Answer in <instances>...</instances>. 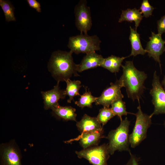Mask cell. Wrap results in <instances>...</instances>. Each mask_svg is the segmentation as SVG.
<instances>
[{"instance_id":"6da1fadb","label":"cell","mask_w":165,"mask_h":165,"mask_svg":"<svg viewBox=\"0 0 165 165\" xmlns=\"http://www.w3.org/2000/svg\"><path fill=\"white\" fill-rule=\"evenodd\" d=\"M72 53L58 50L52 53L48 64V67L53 77L57 83L66 81L73 75L78 76L76 65L74 62Z\"/></svg>"},{"instance_id":"7a4b0ae2","label":"cell","mask_w":165,"mask_h":165,"mask_svg":"<svg viewBox=\"0 0 165 165\" xmlns=\"http://www.w3.org/2000/svg\"><path fill=\"white\" fill-rule=\"evenodd\" d=\"M121 67L123 73L119 79L126 88L128 97L133 101L139 100L145 89L144 84L147 75L138 70L132 61H126L125 65Z\"/></svg>"},{"instance_id":"3957f363","label":"cell","mask_w":165,"mask_h":165,"mask_svg":"<svg viewBox=\"0 0 165 165\" xmlns=\"http://www.w3.org/2000/svg\"><path fill=\"white\" fill-rule=\"evenodd\" d=\"M119 126L109 132L106 138L109 141L108 149L110 154H114L116 150L125 151L130 153L129 148V128L130 122L127 117L120 120Z\"/></svg>"},{"instance_id":"277c9868","label":"cell","mask_w":165,"mask_h":165,"mask_svg":"<svg viewBox=\"0 0 165 165\" xmlns=\"http://www.w3.org/2000/svg\"><path fill=\"white\" fill-rule=\"evenodd\" d=\"M101 41L97 35L80 34L69 37L68 47L72 53L87 54L100 50Z\"/></svg>"},{"instance_id":"5b68a950","label":"cell","mask_w":165,"mask_h":165,"mask_svg":"<svg viewBox=\"0 0 165 165\" xmlns=\"http://www.w3.org/2000/svg\"><path fill=\"white\" fill-rule=\"evenodd\" d=\"M138 111L134 115L136 119L132 133L129 135V142L131 147L134 148L139 145L147 137L148 128L152 124L151 118L144 113L139 105Z\"/></svg>"},{"instance_id":"8992f818","label":"cell","mask_w":165,"mask_h":165,"mask_svg":"<svg viewBox=\"0 0 165 165\" xmlns=\"http://www.w3.org/2000/svg\"><path fill=\"white\" fill-rule=\"evenodd\" d=\"M75 153L79 158H84L93 165H107L110 154L108 144H105L76 151Z\"/></svg>"},{"instance_id":"52a82bcc","label":"cell","mask_w":165,"mask_h":165,"mask_svg":"<svg viewBox=\"0 0 165 165\" xmlns=\"http://www.w3.org/2000/svg\"><path fill=\"white\" fill-rule=\"evenodd\" d=\"M75 25L80 34H87L92 26L90 8L86 0H80L74 8Z\"/></svg>"},{"instance_id":"ba28073f","label":"cell","mask_w":165,"mask_h":165,"mask_svg":"<svg viewBox=\"0 0 165 165\" xmlns=\"http://www.w3.org/2000/svg\"><path fill=\"white\" fill-rule=\"evenodd\" d=\"M152 86L150 94L152 97V102L154 109L150 115L151 118L154 115L165 114V90L160 83L156 71L153 74Z\"/></svg>"},{"instance_id":"9c48e42d","label":"cell","mask_w":165,"mask_h":165,"mask_svg":"<svg viewBox=\"0 0 165 165\" xmlns=\"http://www.w3.org/2000/svg\"><path fill=\"white\" fill-rule=\"evenodd\" d=\"M123 87V83L119 79L117 80L114 83H111L110 86L105 89L101 95L97 97L95 102V104L109 108L114 101L123 97L121 91V89Z\"/></svg>"},{"instance_id":"30bf717a","label":"cell","mask_w":165,"mask_h":165,"mask_svg":"<svg viewBox=\"0 0 165 165\" xmlns=\"http://www.w3.org/2000/svg\"><path fill=\"white\" fill-rule=\"evenodd\" d=\"M1 149L0 165H22L20 152L13 142L4 144Z\"/></svg>"},{"instance_id":"8fae6325","label":"cell","mask_w":165,"mask_h":165,"mask_svg":"<svg viewBox=\"0 0 165 165\" xmlns=\"http://www.w3.org/2000/svg\"><path fill=\"white\" fill-rule=\"evenodd\" d=\"M149 39L145 50L149 57H152L158 62L161 68L160 56L165 51V40L162 39L161 35L153 32Z\"/></svg>"},{"instance_id":"7c38bea8","label":"cell","mask_w":165,"mask_h":165,"mask_svg":"<svg viewBox=\"0 0 165 165\" xmlns=\"http://www.w3.org/2000/svg\"><path fill=\"white\" fill-rule=\"evenodd\" d=\"M103 130L83 132L75 139H71L65 142L70 143L74 141H79L80 145L83 149H85L97 145L101 138H106L103 135Z\"/></svg>"},{"instance_id":"4fadbf2b","label":"cell","mask_w":165,"mask_h":165,"mask_svg":"<svg viewBox=\"0 0 165 165\" xmlns=\"http://www.w3.org/2000/svg\"><path fill=\"white\" fill-rule=\"evenodd\" d=\"M41 93L44 100V108L46 110L52 109L59 104L58 101L60 99L64 98L66 96L65 90L60 89L59 83L52 90L42 91Z\"/></svg>"},{"instance_id":"5bb4252c","label":"cell","mask_w":165,"mask_h":165,"mask_svg":"<svg viewBox=\"0 0 165 165\" xmlns=\"http://www.w3.org/2000/svg\"><path fill=\"white\" fill-rule=\"evenodd\" d=\"M104 58L96 52L88 53L83 57L80 63L76 64V70L79 72L89 69L101 67Z\"/></svg>"},{"instance_id":"9a60e30c","label":"cell","mask_w":165,"mask_h":165,"mask_svg":"<svg viewBox=\"0 0 165 165\" xmlns=\"http://www.w3.org/2000/svg\"><path fill=\"white\" fill-rule=\"evenodd\" d=\"M101 124L97 117H92L85 114L81 119L77 122L76 125L81 133L103 130Z\"/></svg>"},{"instance_id":"2e32d148","label":"cell","mask_w":165,"mask_h":165,"mask_svg":"<svg viewBox=\"0 0 165 165\" xmlns=\"http://www.w3.org/2000/svg\"><path fill=\"white\" fill-rule=\"evenodd\" d=\"M130 33L129 39L131 46V51L130 54L127 57L131 56H135L139 54L144 55L147 52L143 48L140 40V34L137 30L130 26Z\"/></svg>"},{"instance_id":"e0dca14e","label":"cell","mask_w":165,"mask_h":165,"mask_svg":"<svg viewBox=\"0 0 165 165\" xmlns=\"http://www.w3.org/2000/svg\"><path fill=\"white\" fill-rule=\"evenodd\" d=\"M141 14L140 10L137 9L135 8L133 9H127L125 10H122L118 22L121 23L124 21H127L132 22L134 21L135 23V30H137V28L143 17Z\"/></svg>"},{"instance_id":"ac0fdd59","label":"cell","mask_w":165,"mask_h":165,"mask_svg":"<svg viewBox=\"0 0 165 165\" xmlns=\"http://www.w3.org/2000/svg\"><path fill=\"white\" fill-rule=\"evenodd\" d=\"M52 110L53 114L60 118L66 121H76V109L71 106H62L59 104Z\"/></svg>"},{"instance_id":"d6986e66","label":"cell","mask_w":165,"mask_h":165,"mask_svg":"<svg viewBox=\"0 0 165 165\" xmlns=\"http://www.w3.org/2000/svg\"><path fill=\"white\" fill-rule=\"evenodd\" d=\"M126 57H119L111 55L106 58H104L101 67L105 68L112 73L118 72L121 66L122 63Z\"/></svg>"},{"instance_id":"ffe728a7","label":"cell","mask_w":165,"mask_h":165,"mask_svg":"<svg viewBox=\"0 0 165 165\" xmlns=\"http://www.w3.org/2000/svg\"><path fill=\"white\" fill-rule=\"evenodd\" d=\"M65 82L67 86L65 90V93L66 95H68L69 97L67 102L70 103L75 96L81 95L79 93V90L82 86L81 85V82L79 80L72 81L68 79Z\"/></svg>"},{"instance_id":"44dd1931","label":"cell","mask_w":165,"mask_h":165,"mask_svg":"<svg viewBox=\"0 0 165 165\" xmlns=\"http://www.w3.org/2000/svg\"><path fill=\"white\" fill-rule=\"evenodd\" d=\"M97 97L93 96L90 91H87L86 88L85 93L80 96L79 101H75V103L78 106L82 108L86 107L91 108L92 104L95 102Z\"/></svg>"},{"instance_id":"7402d4cb","label":"cell","mask_w":165,"mask_h":165,"mask_svg":"<svg viewBox=\"0 0 165 165\" xmlns=\"http://www.w3.org/2000/svg\"><path fill=\"white\" fill-rule=\"evenodd\" d=\"M0 5L4 13L6 21H15L14 13V8L11 2L8 0H0Z\"/></svg>"},{"instance_id":"603a6c76","label":"cell","mask_w":165,"mask_h":165,"mask_svg":"<svg viewBox=\"0 0 165 165\" xmlns=\"http://www.w3.org/2000/svg\"><path fill=\"white\" fill-rule=\"evenodd\" d=\"M122 99L119 98L114 101L111 104V108L115 116H117L120 120L123 116H126L130 113L127 111L125 103Z\"/></svg>"},{"instance_id":"cb8c5ba5","label":"cell","mask_w":165,"mask_h":165,"mask_svg":"<svg viewBox=\"0 0 165 165\" xmlns=\"http://www.w3.org/2000/svg\"><path fill=\"white\" fill-rule=\"evenodd\" d=\"M115 116L111 108L104 107L100 110L97 118L103 126Z\"/></svg>"},{"instance_id":"d4e9b609","label":"cell","mask_w":165,"mask_h":165,"mask_svg":"<svg viewBox=\"0 0 165 165\" xmlns=\"http://www.w3.org/2000/svg\"><path fill=\"white\" fill-rule=\"evenodd\" d=\"M154 9V8L150 5L148 0H143L139 10L143 14V16L147 18L152 15Z\"/></svg>"},{"instance_id":"484cf974","label":"cell","mask_w":165,"mask_h":165,"mask_svg":"<svg viewBox=\"0 0 165 165\" xmlns=\"http://www.w3.org/2000/svg\"><path fill=\"white\" fill-rule=\"evenodd\" d=\"M158 34L162 35L165 33V15L157 22Z\"/></svg>"},{"instance_id":"4316f807","label":"cell","mask_w":165,"mask_h":165,"mask_svg":"<svg viewBox=\"0 0 165 165\" xmlns=\"http://www.w3.org/2000/svg\"><path fill=\"white\" fill-rule=\"evenodd\" d=\"M29 6L35 9L38 12H41V5L39 2L36 0H27Z\"/></svg>"},{"instance_id":"83f0119b","label":"cell","mask_w":165,"mask_h":165,"mask_svg":"<svg viewBox=\"0 0 165 165\" xmlns=\"http://www.w3.org/2000/svg\"><path fill=\"white\" fill-rule=\"evenodd\" d=\"M130 154V158L127 163L125 165H139L138 160L137 157L131 153Z\"/></svg>"},{"instance_id":"f1b7e54d","label":"cell","mask_w":165,"mask_h":165,"mask_svg":"<svg viewBox=\"0 0 165 165\" xmlns=\"http://www.w3.org/2000/svg\"><path fill=\"white\" fill-rule=\"evenodd\" d=\"M162 85L164 88V89L165 90V76H164L163 79L162 81Z\"/></svg>"},{"instance_id":"f546056e","label":"cell","mask_w":165,"mask_h":165,"mask_svg":"<svg viewBox=\"0 0 165 165\" xmlns=\"http://www.w3.org/2000/svg\"><path fill=\"white\" fill-rule=\"evenodd\" d=\"M163 125H164V127L165 128V121L164 122Z\"/></svg>"}]
</instances>
